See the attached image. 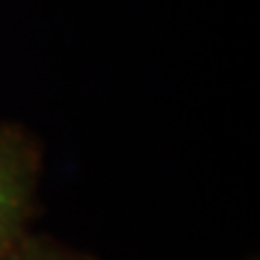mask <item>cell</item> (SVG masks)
Listing matches in <instances>:
<instances>
[{
    "label": "cell",
    "instance_id": "cell-1",
    "mask_svg": "<svg viewBox=\"0 0 260 260\" xmlns=\"http://www.w3.org/2000/svg\"><path fill=\"white\" fill-rule=\"evenodd\" d=\"M44 172L42 143L28 128L0 124V256L32 230L39 180Z\"/></svg>",
    "mask_w": 260,
    "mask_h": 260
},
{
    "label": "cell",
    "instance_id": "cell-2",
    "mask_svg": "<svg viewBox=\"0 0 260 260\" xmlns=\"http://www.w3.org/2000/svg\"><path fill=\"white\" fill-rule=\"evenodd\" d=\"M0 260H100V258L72 245H65V243L48 237V234H37L30 230L7 254L0 256Z\"/></svg>",
    "mask_w": 260,
    "mask_h": 260
}]
</instances>
